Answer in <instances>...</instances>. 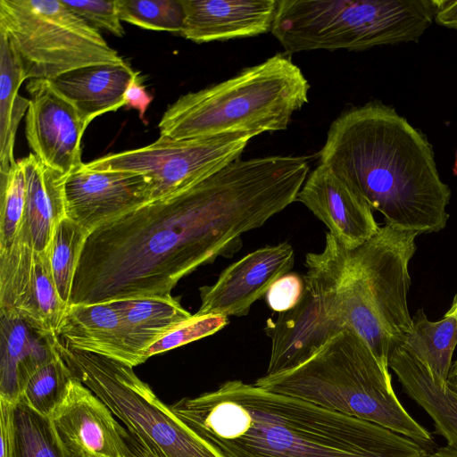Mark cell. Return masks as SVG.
I'll return each mask as SVG.
<instances>
[{
  "mask_svg": "<svg viewBox=\"0 0 457 457\" xmlns=\"http://www.w3.org/2000/svg\"><path fill=\"white\" fill-rule=\"evenodd\" d=\"M139 73L129 82L124 93L125 107L135 109L139 117L145 120V114L153 101V96L148 93L142 83Z\"/></svg>",
  "mask_w": 457,
  "mask_h": 457,
  "instance_id": "34",
  "label": "cell"
},
{
  "mask_svg": "<svg viewBox=\"0 0 457 457\" xmlns=\"http://www.w3.org/2000/svg\"><path fill=\"white\" fill-rule=\"evenodd\" d=\"M310 84L289 55L277 54L236 76L179 97L164 112L160 136L172 139L283 130L308 103Z\"/></svg>",
  "mask_w": 457,
  "mask_h": 457,
  "instance_id": "5",
  "label": "cell"
},
{
  "mask_svg": "<svg viewBox=\"0 0 457 457\" xmlns=\"http://www.w3.org/2000/svg\"><path fill=\"white\" fill-rule=\"evenodd\" d=\"M389 367L404 392L431 418L436 433L457 449V397L438 386L428 370L403 347L390 356Z\"/></svg>",
  "mask_w": 457,
  "mask_h": 457,
  "instance_id": "22",
  "label": "cell"
},
{
  "mask_svg": "<svg viewBox=\"0 0 457 457\" xmlns=\"http://www.w3.org/2000/svg\"><path fill=\"white\" fill-rule=\"evenodd\" d=\"M295 201L303 204L347 249L363 244L380 228L367 201L320 163L307 176Z\"/></svg>",
  "mask_w": 457,
  "mask_h": 457,
  "instance_id": "16",
  "label": "cell"
},
{
  "mask_svg": "<svg viewBox=\"0 0 457 457\" xmlns=\"http://www.w3.org/2000/svg\"><path fill=\"white\" fill-rule=\"evenodd\" d=\"M56 344L55 333L0 310V399L19 401L29 378L58 354Z\"/></svg>",
  "mask_w": 457,
  "mask_h": 457,
  "instance_id": "18",
  "label": "cell"
},
{
  "mask_svg": "<svg viewBox=\"0 0 457 457\" xmlns=\"http://www.w3.org/2000/svg\"><path fill=\"white\" fill-rule=\"evenodd\" d=\"M55 334L62 344L72 349L132 368L141 364L127 345L120 317L109 303L68 304Z\"/></svg>",
  "mask_w": 457,
  "mask_h": 457,
  "instance_id": "19",
  "label": "cell"
},
{
  "mask_svg": "<svg viewBox=\"0 0 457 457\" xmlns=\"http://www.w3.org/2000/svg\"><path fill=\"white\" fill-rule=\"evenodd\" d=\"M180 36L195 43L255 37L272 30L277 0H181Z\"/></svg>",
  "mask_w": 457,
  "mask_h": 457,
  "instance_id": "17",
  "label": "cell"
},
{
  "mask_svg": "<svg viewBox=\"0 0 457 457\" xmlns=\"http://www.w3.org/2000/svg\"><path fill=\"white\" fill-rule=\"evenodd\" d=\"M172 411L220 457H428L374 422L241 380L185 397Z\"/></svg>",
  "mask_w": 457,
  "mask_h": 457,
  "instance_id": "2",
  "label": "cell"
},
{
  "mask_svg": "<svg viewBox=\"0 0 457 457\" xmlns=\"http://www.w3.org/2000/svg\"><path fill=\"white\" fill-rule=\"evenodd\" d=\"M88 235L85 228L64 217L56 224L47 250L55 287L67 305L78 262Z\"/></svg>",
  "mask_w": 457,
  "mask_h": 457,
  "instance_id": "27",
  "label": "cell"
},
{
  "mask_svg": "<svg viewBox=\"0 0 457 457\" xmlns=\"http://www.w3.org/2000/svg\"><path fill=\"white\" fill-rule=\"evenodd\" d=\"M135 457V456H134Z\"/></svg>",
  "mask_w": 457,
  "mask_h": 457,
  "instance_id": "41",
  "label": "cell"
},
{
  "mask_svg": "<svg viewBox=\"0 0 457 457\" xmlns=\"http://www.w3.org/2000/svg\"><path fill=\"white\" fill-rule=\"evenodd\" d=\"M57 351L73 376L92 390L144 447L160 457H220L142 381L133 368L72 349Z\"/></svg>",
  "mask_w": 457,
  "mask_h": 457,
  "instance_id": "8",
  "label": "cell"
},
{
  "mask_svg": "<svg viewBox=\"0 0 457 457\" xmlns=\"http://www.w3.org/2000/svg\"><path fill=\"white\" fill-rule=\"evenodd\" d=\"M428 457H457V449L445 445L429 453Z\"/></svg>",
  "mask_w": 457,
  "mask_h": 457,
  "instance_id": "38",
  "label": "cell"
},
{
  "mask_svg": "<svg viewBox=\"0 0 457 457\" xmlns=\"http://www.w3.org/2000/svg\"><path fill=\"white\" fill-rule=\"evenodd\" d=\"M436 0H279L273 36L287 54L418 42Z\"/></svg>",
  "mask_w": 457,
  "mask_h": 457,
  "instance_id": "6",
  "label": "cell"
},
{
  "mask_svg": "<svg viewBox=\"0 0 457 457\" xmlns=\"http://www.w3.org/2000/svg\"><path fill=\"white\" fill-rule=\"evenodd\" d=\"M9 457H72L60 440L51 418L22 399L10 403Z\"/></svg>",
  "mask_w": 457,
  "mask_h": 457,
  "instance_id": "26",
  "label": "cell"
},
{
  "mask_svg": "<svg viewBox=\"0 0 457 457\" xmlns=\"http://www.w3.org/2000/svg\"><path fill=\"white\" fill-rule=\"evenodd\" d=\"M457 345V320L447 312L438 321H431L422 309L412 317V328L403 346L429 372L433 380L445 387Z\"/></svg>",
  "mask_w": 457,
  "mask_h": 457,
  "instance_id": "24",
  "label": "cell"
},
{
  "mask_svg": "<svg viewBox=\"0 0 457 457\" xmlns=\"http://www.w3.org/2000/svg\"><path fill=\"white\" fill-rule=\"evenodd\" d=\"M434 21L444 27L457 29V0H436Z\"/></svg>",
  "mask_w": 457,
  "mask_h": 457,
  "instance_id": "35",
  "label": "cell"
},
{
  "mask_svg": "<svg viewBox=\"0 0 457 457\" xmlns=\"http://www.w3.org/2000/svg\"><path fill=\"white\" fill-rule=\"evenodd\" d=\"M66 217L89 233L99 225L153 201L145 175L84 167L70 173L64 187Z\"/></svg>",
  "mask_w": 457,
  "mask_h": 457,
  "instance_id": "13",
  "label": "cell"
},
{
  "mask_svg": "<svg viewBox=\"0 0 457 457\" xmlns=\"http://www.w3.org/2000/svg\"><path fill=\"white\" fill-rule=\"evenodd\" d=\"M26 180L24 228L37 251L48 250L56 224L66 217L65 175L32 153L19 160Z\"/></svg>",
  "mask_w": 457,
  "mask_h": 457,
  "instance_id": "21",
  "label": "cell"
},
{
  "mask_svg": "<svg viewBox=\"0 0 457 457\" xmlns=\"http://www.w3.org/2000/svg\"><path fill=\"white\" fill-rule=\"evenodd\" d=\"M109 303L119 313L129 348L145 362L144 352L192 315L170 295L116 300Z\"/></svg>",
  "mask_w": 457,
  "mask_h": 457,
  "instance_id": "23",
  "label": "cell"
},
{
  "mask_svg": "<svg viewBox=\"0 0 457 457\" xmlns=\"http://www.w3.org/2000/svg\"><path fill=\"white\" fill-rule=\"evenodd\" d=\"M27 90L25 134L32 154L65 175L81 168V139L87 126L76 107L48 79H29Z\"/></svg>",
  "mask_w": 457,
  "mask_h": 457,
  "instance_id": "12",
  "label": "cell"
},
{
  "mask_svg": "<svg viewBox=\"0 0 457 457\" xmlns=\"http://www.w3.org/2000/svg\"><path fill=\"white\" fill-rule=\"evenodd\" d=\"M446 386L457 397V360L451 366Z\"/></svg>",
  "mask_w": 457,
  "mask_h": 457,
  "instance_id": "37",
  "label": "cell"
},
{
  "mask_svg": "<svg viewBox=\"0 0 457 457\" xmlns=\"http://www.w3.org/2000/svg\"><path fill=\"white\" fill-rule=\"evenodd\" d=\"M295 197L278 157L239 158L93 229L69 304L170 295L183 277L233 255L244 233L262 227Z\"/></svg>",
  "mask_w": 457,
  "mask_h": 457,
  "instance_id": "1",
  "label": "cell"
},
{
  "mask_svg": "<svg viewBox=\"0 0 457 457\" xmlns=\"http://www.w3.org/2000/svg\"><path fill=\"white\" fill-rule=\"evenodd\" d=\"M294 263L295 253L288 242L246 254L227 267L214 284L200 287L201 305L195 314L247 315L251 305L289 273Z\"/></svg>",
  "mask_w": 457,
  "mask_h": 457,
  "instance_id": "15",
  "label": "cell"
},
{
  "mask_svg": "<svg viewBox=\"0 0 457 457\" xmlns=\"http://www.w3.org/2000/svg\"><path fill=\"white\" fill-rule=\"evenodd\" d=\"M51 420L72 457H134L130 436L112 411L76 378Z\"/></svg>",
  "mask_w": 457,
  "mask_h": 457,
  "instance_id": "14",
  "label": "cell"
},
{
  "mask_svg": "<svg viewBox=\"0 0 457 457\" xmlns=\"http://www.w3.org/2000/svg\"><path fill=\"white\" fill-rule=\"evenodd\" d=\"M24 80L17 55L6 34L0 30V173L7 172L16 162V131L29 104V99L18 95Z\"/></svg>",
  "mask_w": 457,
  "mask_h": 457,
  "instance_id": "25",
  "label": "cell"
},
{
  "mask_svg": "<svg viewBox=\"0 0 457 457\" xmlns=\"http://www.w3.org/2000/svg\"><path fill=\"white\" fill-rule=\"evenodd\" d=\"M67 306L55 287L48 251H37L21 228L12 245L0 250V310L55 333Z\"/></svg>",
  "mask_w": 457,
  "mask_h": 457,
  "instance_id": "11",
  "label": "cell"
},
{
  "mask_svg": "<svg viewBox=\"0 0 457 457\" xmlns=\"http://www.w3.org/2000/svg\"><path fill=\"white\" fill-rule=\"evenodd\" d=\"M272 393L301 398L321 407L374 422L407 436L426 449L431 434L397 398L389 370L355 332L345 330L300 365L265 375L253 383Z\"/></svg>",
  "mask_w": 457,
  "mask_h": 457,
  "instance_id": "4",
  "label": "cell"
},
{
  "mask_svg": "<svg viewBox=\"0 0 457 457\" xmlns=\"http://www.w3.org/2000/svg\"><path fill=\"white\" fill-rule=\"evenodd\" d=\"M320 163L359 193L386 225L419 235L445 228L451 189L424 134L379 102L353 107L330 125Z\"/></svg>",
  "mask_w": 457,
  "mask_h": 457,
  "instance_id": "3",
  "label": "cell"
},
{
  "mask_svg": "<svg viewBox=\"0 0 457 457\" xmlns=\"http://www.w3.org/2000/svg\"><path fill=\"white\" fill-rule=\"evenodd\" d=\"M74 378L58 353L52 361L39 368L29 378L21 399L36 411L51 418L65 398Z\"/></svg>",
  "mask_w": 457,
  "mask_h": 457,
  "instance_id": "28",
  "label": "cell"
},
{
  "mask_svg": "<svg viewBox=\"0 0 457 457\" xmlns=\"http://www.w3.org/2000/svg\"><path fill=\"white\" fill-rule=\"evenodd\" d=\"M228 318L220 314L196 315L179 323L158 341L150 345L143 354L145 361L153 355L182 346L221 330Z\"/></svg>",
  "mask_w": 457,
  "mask_h": 457,
  "instance_id": "31",
  "label": "cell"
},
{
  "mask_svg": "<svg viewBox=\"0 0 457 457\" xmlns=\"http://www.w3.org/2000/svg\"><path fill=\"white\" fill-rule=\"evenodd\" d=\"M453 174L457 176V149L455 152V161L453 165Z\"/></svg>",
  "mask_w": 457,
  "mask_h": 457,
  "instance_id": "40",
  "label": "cell"
},
{
  "mask_svg": "<svg viewBox=\"0 0 457 457\" xmlns=\"http://www.w3.org/2000/svg\"><path fill=\"white\" fill-rule=\"evenodd\" d=\"M119 15L145 29L180 33L184 25L181 0H117Z\"/></svg>",
  "mask_w": 457,
  "mask_h": 457,
  "instance_id": "29",
  "label": "cell"
},
{
  "mask_svg": "<svg viewBox=\"0 0 457 457\" xmlns=\"http://www.w3.org/2000/svg\"><path fill=\"white\" fill-rule=\"evenodd\" d=\"M418 236L385 225L363 244L345 250L355 304V333L387 370L391 354L403 346L412 328L407 301L409 262Z\"/></svg>",
  "mask_w": 457,
  "mask_h": 457,
  "instance_id": "7",
  "label": "cell"
},
{
  "mask_svg": "<svg viewBox=\"0 0 457 457\" xmlns=\"http://www.w3.org/2000/svg\"><path fill=\"white\" fill-rule=\"evenodd\" d=\"M303 290V278L295 273H287L270 287L266 294V301L274 312H284L298 303Z\"/></svg>",
  "mask_w": 457,
  "mask_h": 457,
  "instance_id": "33",
  "label": "cell"
},
{
  "mask_svg": "<svg viewBox=\"0 0 457 457\" xmlns=\"http://www.w3.org/2000/svg\"><path fill=\"white\" fill-rule=\"evenodd\" d=\"M129 445L135 457H160L159 455L144 447L134 437H130Z\"/></svg>",
  "mask_w": 457,
  "mask_h": 457,
  "instance_id": "36",
  "label": "cell"
},
{
  "mask_svg": "<svg viewBox=\"0 0 457 457\" xmlns=\"http://www.w3.org/2000/svg\"><path fill=\"white\" fill-rule=\"evenodd\" d=\"M0 30L17 55L25 79L124 60L99 31L62 0H0Z\"/></svg>",
  "mask_w": 457,
  "mask_h": 457,
  "instance_id": "9",
  "label": "cell"
},
{
  "mask_svg": "<svg viewBox=\"0 0 457 457\" xmlns=\"http://www.w3.org/2000/svg\"><path fill=\"white\" fill-rule=\"evenodd\" d=\"M0 174V250H4L12 245L24 222L26 180L20 161Z\"/></svg>",
  "mask_w": 457,
  "mask_h": 457,
  "instance_id": "30",
  "label": "cell"
},
{
  "mask_svg": "<svg viewBox=\"0 0 457 457\" xmlns=\"http://www.w3.org/2000/svg\"><path fill=\"white\" fill-rule=\"evenodd\" d=\"M74 13L94 28L108 30L116 37L125 34L119 15L117 0H62Z\"/></svg>",
  "mask_w": 457,
  "mask_h": 457,
  "instance_id": "32",
  "label": "cell"
},
{
  "mask_svg": "<svg viewBox=\"0 0 457 457\" xmlns=\"http://www.w3.org/2000/svg\"><path fill=\"white\" fill-rule=\"evenodd\" d=\"M448 312L450 313L453 314L457 320V295H455L453 304H452L451 308L448 310Z\"/></svg>",
  "mask_w": 457,
  "mask_h": 457,
  "instance_id": "39",
  "label": "cell"
},
{
  "mask_svg": "<svg viewBox=\"0 0 457 457\" xmlns=\"http://www.w3.org/2000/svg\"><path fill=\"white\" fill-rule=\"evenodd\" d=\"M251 133L172 139L160 136L152 144L84 163L93 170L139 173L153 183V200L185 188L240 158Z\"/></svg>",
  "mask_w": 457,
  "mask_h": 457,
  "instance_id": "10",
  "label": "cell"
},
{
  "mask_svg": "<svg viewBox=\"0 0 457 457\" xmlns=\"http://www.w3.org/2000/svg\"><path fill=\"white\" fill-rule=\"evenodd\" d=\"M137 73L124 62L81 67L49 81L88 126L96 117L125 107L124 93Z\"/></svg>",
  "mask_w": 457,
  "mask_h": 457,
  "instance_id": "20",
  "label": "cell"
}]
</instances>
